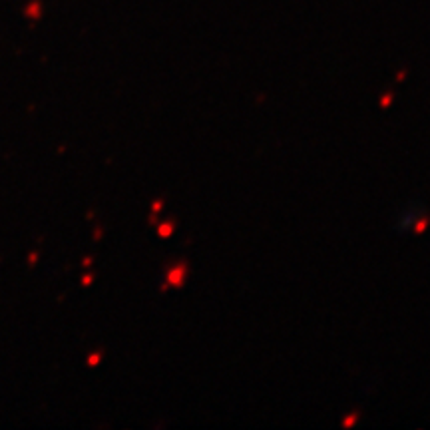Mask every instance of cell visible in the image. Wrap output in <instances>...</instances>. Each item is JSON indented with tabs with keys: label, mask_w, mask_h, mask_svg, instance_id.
I'll use <instances>...</instances> for the list:
<instances>
[{
	"label": "cell",
	"mask_w": 430,
	"mask_h": 430,
	"mask_svg": "<svg viewBox=\"0 0 430 430\" xmlns=\"http://www.w3.org/2000/svg\"><path fill=\"white\" fill-rule=\"evenodd\" d=\"M429 223H430V217H424V220H420V222L415 225V231H417V234H422V231L426 229V225H429Z\"/></svg>",
	"instance_id": "obj_1"
}]
</instances>
